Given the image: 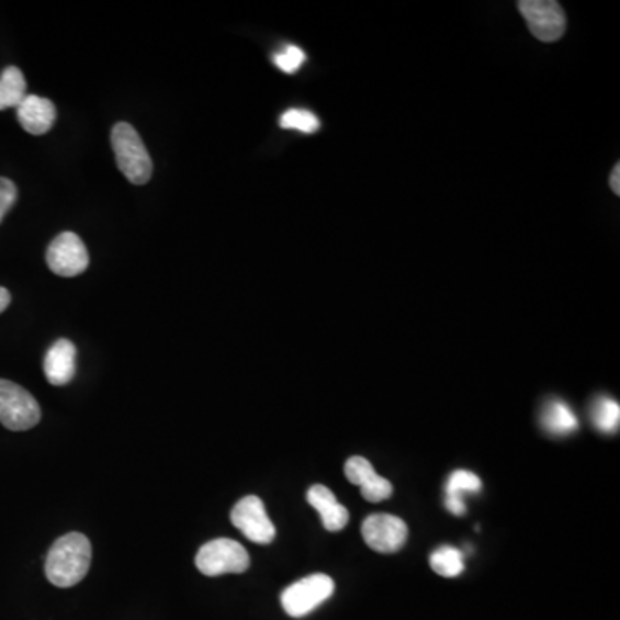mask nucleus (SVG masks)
I'll return each instance as SVG.
<instances>
[{"label":"nucleus","mask_w":620,"mask_h":620,"mask_svg":"<svg viewBox=\"0 0 620 620\" xmlns=\"http://www.w3.org/2000/svg\"><path fill=\"white\" fill-rule=\"evenodd\" d=\"M92 544L81 532H68L50 546L45 574L57 588H71L89 574Z\"/></svg>","instance_id":"1"},{"label":"nucleus","mask_w":620,"mask_h":620,"mask_svg":"<svg viewBox=\"0 0 620 620\" xmlns=\"http://www.w3.org/2000/svg\"><path fill=\"white\" fill-rule=\"evenodd\" d=\"M117 168L133 184H145L153 177V159L132 124L117 123L111 133Z\"/></svg>","instance_id":"2"},{"label":"nucleus","mask_w":620,"mask_h":620,"mask_svg":"<svg viewBox=\"0 0 620 620\" xmlns=\"http://www.w3.org/2000/svg\"><path fill=\"white\" fill-rule=\"evenodd\" d=\"M42 410L35 396L20 384L0 380V422L11 431H26L41 422Z\"/></svg>","instance_id":"3"},{"label":"nucleus","mask_w":620,"mask_h":620,"mask_svg":"<svg viewBox=\"0 0 620 620\" xmlns=\"http://www.w3.org/2000/svg\"><path fill=\"white\" fill-rule=\"evenodd\" d=\"M195 565L204 576L208 577L241 574L250 565V556L238 541L219 538V540L208 541L199 550Z\"/></svg>","instance_id":"4"},{"label":"nucleus","mask_w":620,"mask_h":620,"mask_svg":"<svg viewBox=\"0 0 620 620\" xmlns=\"http://www.w3.org/2000/svg\"><path fill=\"white\" fill-rule=\"evenodd\" d=\"M335 593V580L326 574H313L296 580L284 589L281 595V605L290 617H305L325 604Z\"/></svg>","instance_id":"5"},{"label":"nucleus","mask_w":620,"mask_h":620,"mask_svg":"<svg viewBox=\"0 0 620 620\" xmlns=\"http://www.w3.org/2000/svg\"><path fill=\"white\" fill-rule=\"evenodd\" d=\"M519 11L528 29L541 42H556L564 36L567 18L564 9L553 0H522Z\"/></svg>","instance_id":"6"},{"label":"nucleus","mask_w":620,"mask_h":620,"mask_svg":"<svg viewBox=\"0 0 620 620\" xmlns=\"http://www.w3.org/2000/svg\"><path fill=\"white\" fill-rule=\"evenodd\" d=\"M47 264L57 277H78L89 268V250L77 233H60L59 237L48 245Z\"/></svg>","instance_id":"7"},{"label":"nucleus","mask_w":620,"mask_h":620,"mask_svg":"<svg viewBox=\"0 0 620 620\" xmlns=\"http://www.w3.org/2000/svg\"><path fill=\"white\" fill-rule=\"evenodd\" d=\"M232 522L244 532L247 540L257 544H269L277 537V528L266 512L259 496H245L232 510Z\"/></svg>","instance_id":"8"},{"label":"nucleus","mask_w":620,"mask_h":620,"mask_svg":"<svg viewBox=\"0 0 620 620\" xmlns=\"http://www.w3.org/2000/svg\"><path fill=\"white\" fill-rule=\"evenodd\" d=\"M408 528L401 517L374 514L362 522V538L374 552L393 553L404 546Z\"/></svg>","instance_id":"9"},{"label":"nucleus","mask_w":620,"mask_h":620,"mask_svg":"<svg viewBox=\"0 0 620 620\" xmlns=\"http://www.w3.org/2000/svg\"><path fill=\"white\" fill-rule=\"evenodd\" d=\"M345 476L352 485L361 486L362 496L371 504H380L393 495V486L388 480L376 474L371 462L364 456H352L345 464Z\"/></svg>","instance_id":"10"},{"label":"nucleus","mask_w":620,"mask_h":620,"mask_svg":"<svg viewBox=\"0 0 620 620\" xmlns=\"http://www.w3.org/2000/svg\"><path fill=\"white\" fill-rule=\"evenodd\" d=\"M44 372L54 386L68 384L77 374V347L66 338L57 340L45 356Z\"/></svg>","instance_id":"11"},{"label":"nucleus","mask_w":620,"mask_h":620,"mask_svg":"<svg viewBox=\"0 0 620 620\" xmlns=\"http://www.w3.org/2000/svg\"><path fill=\"white\" fill-rule=\"evenodd\" d=\"M18 121L30 135H45L56 123V105L38 95H26L16 108Z\"/></svg>","instance_id":"12"},{"label":"nucleus","mask_w":620,"mask_h":620,"mask_svg":"<svg viewBox=\"0 0 620 620\" xmlns=\"http://www.w3.org/2000/svg\"><path fill=\"white\" fill-rule=\"evenodd\" d=\"M307 501L319 512L323 526L329 532H338L349 525V510L337 500L331 489L323 485L313 486L307 492Z\"/></svg>","instance_id":"13"},{"label":"nucleus","mask_w":620,"mask_h":620,"mask_svg":"<svg viewBox=\"0 0 620 620\" xmlns=\"http://www.w3.org/2000/svg\"><path fill=\"white\" fill-rule=\"evenodd\" d=\"M481 489V481L476 474L469 471H455L447 483V508L453 516H464V495L477 493Z\"/></svg>","instance_id":"14"},{"label":"nucleus","mask_w":620,"mask_h":620,"mask_svg":"<svg viewBox=\"0 0 620 620\" xmlns=\"http://www.w3.org/2000/svg\"><path fill=\"white\" fill-rule=\"evenodd\" d=\"M541 425L550 435L555 437H564L576 431L577 422L576 414L567 407L562 401H552L544 405L543 414H541Z\"/></svg>","instance_id":"15"},{"label":"nucleus","mask_w":620,"mask_h":620,"mask_svg":"<svg viewBox=\"0 0 620 620\" xmlns=\"http://www.w3.org/2000/svg\"><path fill=\"white\" fill-rule=\"evenodd\" d=\"M26 97V80L16 66H9L0 75V111L18 108Z\"/></svg>","instance_id":"16"},{"label":"nucleus","mask_w":620,"mask_h":620,"mask_svg":"<svg viewBox=\"0 0 620 620\" xmlns=\"http://www.w3.org/2000/svg\"><path fill=\"white\" fill-rule=\"evenodd\" d=\"M432 571L441 577H456L464 573V553L453 546H440L431 553L429 559Z\"/></svg>","instance_id":"17"},{"label":"nucleus","mask_w":620,"mask_h":620,"mask_svg":"<svg viewBox=\"0 0 620 620\" xmlns=\"http://www.w3.org/2000/svg\"><path fill=\"white\" fill-rule=\"evenodd\" d=\"M591 417L600 431L616 432L620 422L619 404L609 396H598L591 407Z\"/></svg>","instance_id":"18"},{"label":"nucleus","mask_w":620,"mask_h":620,"mask_svg":"<svg viewBox=\"0 0 620 620\" xmlns=\"http://www.w3.org/2000/svg\"><path fill=\"white\" fill-rule=\"evenodd\" d=\"M280 126L283 129L313 135V133L319 132L320 121L316 114L311 113L307 109H289L286 113L281 114Z\"/></svg>","instance_id":"19"},{"label":"nucleus","mask_w":620,"mask_h":620,"mask_svg":"<svg viewBox=\"0 0 620 620\" xmlns=\"http://www.w3.org/2000/svg\"><path fill=\"white\" fill-rule=\"evenodd\" d=\"M305 60H307V54L296 45H286L283 50L272 56V63L286 75H295L304 66Z\"/></svg>","instance_id":"20"},{"label":"nucleus","mask_w":620,"mask_h":620,"mask_svg":"<svg viewBox=\"0 0 620 620\" xmlns=\"http://www.w3.org/2000/svg\"><path fill=\"white\" fill-rule=\"evenodd\" d=\"M18 189L8 178H0V223L4 219L5 214L11 211L12 205L16 202Z\"/></svg>","instance_id":"21"},{"label":"nucleus","mask_w":620,"mask_h":620,"mask_svg":"<svg viewBox=\"0 0 620 620\" xmlns=\"http://www.w3.org/2000/svg\"><path fill=\"white\" fill-rule=\"evenodd\" d=\"M610 189L616 195H620V165H616L612 174H610Z\"/></svg>","instance_id":"22"},{"label":"nucleus","mask_w":620,"mask_h":620,"mask_svg":"<svg viewBox=\"0 0 620 620\" xmlns=\"http://www.w3.org/2000/svg\"><path fill=\"white\" fill-rule=\"evenodd\" d=\"M9 304H11V293L0 286V313H4Z\"/></svg>","instance_id":"23"}]
</instances>
